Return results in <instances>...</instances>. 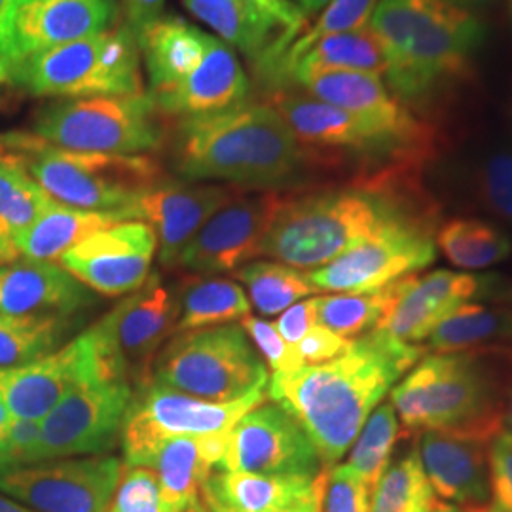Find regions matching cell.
<instances>
[{
    "label": "cell",
    "instance_id": "cell-15",
    "mask_svg": "<svg viewBox=\"0 0 512 512\" xmlns=\"http://www.w3.org/2000/svg\"><path fill=\"white\" fill-rule=\"evenodd\" d=\"M122 467L105 454L0 469V494L37 512H109Z\"/></svg>",
    "mask_w": 512,
    "mask_h": 512
},
{
    "label": "cell",
    "instance_id": "cell-59",
    "mask_svg": "<svg viewBox=\"0 0 512 512\" xmlns=\"http://www.w3.org/2000/svg\"><path fill=\"white\" fill-rule=\"evenodd\" d=\"M10 4H12V0H0V31H2V23H4L6 14H8Z\"/></svg>",
    "mask_w": 512,
    "mask_h": 512
},
{
    "label": "cell",
    "instance_id": "cell-54",
    "mask_svg": "<svg viewBox=\"0 0 512 512\" xmlns=\"http://www.w3.org/2000/svg\"><path fill=\"white\" fill-rule=\"evenodd\" d=\"M503 423H505V431L512 433V378L507 389H505V403H503Z\"/></svg>",
    "mask_w": 512,
    "mask_h": 512
},
{
    "label": "cell",
    "instance_id": "cell-11",
    "mask_svg": "<svg viewBox=\"0 0 512 512\" xmlns=\"http://www.w3.org/2000/svg\"><path fill=\"white\" fill-rule=\"evenodd\" d=\"M435 232V209L408 213L308 275L317 291L340 294L380 291L435 262Z\"/></svg>",
    "mask_w": 512,
    "mask_h": 512
},
{
    "label": "cell",
    "instance_id": "cell-51",
    "mask_svg": "<svg viewBox=\"0 0 512 512\" xmlns=\"http://www.w3.org/2000/svg\"><path fill=\"white\" fill-rule=\"evenodd\" d=\"M126 23L135 31L145 27L150 21L160 18L165 0H122Z\"/></svg>",
    "mask_w": 512,
    "mask_h": 512
},
{
    "label": "cell",
    "instance_id": "cell-20",
    "mask_svg": "<svg viewBox=\"0 0 512 512\" xmlns=\"http://www.w3.org/2000/svg\"><path fill=\"white\" fill-rule=\"evenodd\" d=\"M281 200V192L234 196L188 241L177 264L198 274H222L260 256Z\"/></svg>",
    "mask_w": 512,
    "mask_h": 512
},
{
    "label": "cell",
    "instance_id": "cell-4",
    "mask_svg": "<svg viewBox=\"0 0 512 512\" xmlns=\"http://www.w3.org/2000/svg\"><path fill=\"white\" fill-rule=\"evenodd\" d=\"M368 29L384 52L387 88L414 112L467 80L488 37L475 12L440 0H378Z\"/></svg>",
    "mask_w": 512,
    "mask_h": 512
},
{
    "label": "cell",
    "instance_id": "cell-9",
    "mask_svg": "<svg viewBox=\"0 0 512 512\" xmlns=\"http://www.w3.org/2000/svg\"><path fill=\"white\" fill-rule=\"evenodd\" d=\"M164 114L150 93L63 99L35 118V135L74 152L135 156L162 147Z\"/></svg>",
    "mask_w": 512,
    "mask_h": 512
},
{
    "label": "cell",
    "instance_id": "cell-37",
    "mask_svg": "<svg viewBox=\"0 0 512 512\" xmlns=\"http://www.w3.org/2000/svg\"><path fill=\"white\" fill-rule=\"evenodd\" d=\"M251 313L245 291L232 279L203 277L188 283L179 298V319L175 334L188 330L219 327Z\"/></svg>",
    "mask_w": 512,
    "mask_h": 512
},
{
    "label": "cell",
    "instance_id": "cell-39",
    "mask_svg": "<svg viewBox=\"0 0 512 512\" xmlns=\"http://www.w3.org/2000/svg\"><path fill=\"white\" fill-rule=\"evenodd\" d=\"M437 495L421 465L418 448L389 463L370 495L368 512H433Z\"/></svg>",
    "mask_w": 512,
    "mask_h": 512
},
{
    "label": "cell",
    "instance_id": "cell-7",
    "mask_svg": "<svg viewBox=\"0 0 512 512\" xmlns=\"http://www.w3.org/2000/svg\"><path fill=\"white\" fill-rule=\"evenodd\" d=\"M8 80L37 97H105L143 92L137 31L118 23L35 55L8 73Z\"/></svg>",
    "mask_w": 512,
    "mask_h": 512
},
{
    "label": "cell",
    "instance_id": "cell-62",
    "mask_svg": "<svg viewBox=\"0 0 512 512\" xmlns=\"http://www.w3.org/2000/svg\"><path fill=\"white\" fill-rule=\"evenodd\" d=\"M509 14H511V21H512V0H509Z\"/></svg>",
    "mask_w": 512,
    "mask_h": 512
},
{
    "label": "cell",
    "instance_id": "cell-41",
    "mask_svg": "<svg viewBox=\"0 0 512 512\" xmlns=\"http://www.w3.org/2000/svg\"><path fill=\"white\" fill-rule=\"evenodd\" d=\"M397 283V281H395ZM395 283L372 293L330 294L317 298V325L346 340L376 329L395 293Z\"/></svg>",
    "mask_w": 512,
    "mask_h": 512
},
{
    "label": "cell",
    "instance_id": "cell-14",
    "mask_svg": "<svg viewBox=\"0 0 512 512\" xmlns=\"http://www.w3.org/2000/svg\"><path fill=\"white\" fill-rule=\"evenodd\" d=\"M126 380L82 385L38 421L33 465L78 456H105L122 440L131 404Z\"/></svg>",
    "mask_w": 512,
    "mask_h": 512
},
{
    "label": "cell",
    "instance_id": "cell-2",
    "mask_svg": "<svg viewBox=\"0 0 512 512\" xmlns=\"http://www.w3.org/2000/svg\"><path fill=\"white\" fill-rule=\"evenodd\" d=\"M169 164L186 181H222L256 192L298 186L313 165L283 116L270 103H241L167 128Z\"/></svg>",
    "mask_w": 512,
    "mask_h": 512
},
{
    "label": "cell",
    "instance_id": "cell-45",
    "mask_svg": "<svg viewBox=\"0 0 512 512\" xmlns=\"http://www.w3.org/2000/svg\"><path fill=\"white\" fill-rule=\"evenodd\" d=\"M370 495L363 478L348 463L334 465L327 473L321 512H368Z\"/></svg>",
    "mask_w": 512,
    "mask_h": 512
},
{
    "label": "cell",
    "instance_id": "cell-31",
    "mask_svg": "<svg viewBox=\"0 0 512 512\" xmlns=\"http://www.w3.org/2000/svg\"><path fill=\"white\" fill-rule=\"evenodd\" d=\"M329 71H359L380 74L384 78L385 57L376 35L365 27L359 31L321 38L283 73L275 92H281L287 86H296L300 80L313 74Z\"/></svg>",
    "mask_w": 512,
    "mask_h": 512
},
{
    "label": "cell",
    "instance_id": "cell-18",
    "mask_svg": "<svg viewBox=\"0 0 512 512\" xmlns=\"http://www.w3.org/2000/svg\"><path fill=\"white\" fill-rule=\"evenodd\" d=\"M501 293L495 274L435 270L406 275L395 283V293L376 330L406 344L420 346L444 317L469 302L490 300Z\"/></svg>",
    "mask_w": 512,
    "mask_h": 512
},
{
    "label": "cell",
    "instance_id": "cell-43",
    "mask_svg": "<svg viewBox=\"0 0 512 512\" xmlns=\"http://www.w3.org/2000/svg\"><path fill=\"white\" fill-rule=\"evenodd\" d=\"M473 190L495 219L512 224V148H497L476 165Z\"/></svg>",
    "mask_w": 512,
    "mask_h": 512
},
{
    "label": "cell",
    "instance_id": "cell-47",
    "mask_svg": "<svg viewBox=\"0 0 512 512\" xmlns=\"http://www.w3.org/2000/svg\"><path fill=\"white\" fill-rule=\"evenodd\" d=\"M492 499L512 512V433L501 429L490 442Z\"/></svg>",
    "mask_w": 512,
    "mask_h": 512
},
{
    "label": "cell",
    "instance_id": "cell-19",
    "mask_svg": "<svg viewBox=\"0 0 512 512\" xmlns=\"http://www.w3.org/2000/svg\"><path fill=\"white\" fill-rule=\"evenodd\" d=\"M158 239L143 220H124L82 239L59 266L103 296L135 293L150 277Z\"/></svg>",
    "mask_w": 512,
    "mask_h": 512
},
{
    "label": "cell",
    "instance_id": "cell-5",
    "mask_svg": "<svg viewBox=\"0 0 512 512\" xmlns=\"http://www.w3.org/2000/svg\"><path fill=\"white\" fill-rule=\"evenodd\" d=\"M484 349L433 353L391 389L404 429L448 431L492 442L503 429L505 389Z\"/></svg>",
    "mask_w": 512,
    "mask_h": 512
},
{
    "label": "cell",
    "instance_id": "cell-33",
    "mask_svg": "<svg viewBox=\"0 0 512 512\" xmlns=\"http://www.w3.org/2000/svg\"><path fill=\"white\" fill-rule=\"evenodd\" d=\"M118 222H124V219L112 213L82 211L52 202L16 239V249L19 256L42 262H55L82 239Z\"/></svg>",
    "mask_w": 512,
    "mask_h": 512
},
{
    "label": "cell",
    "instance_id": "cell-13",
    "mask_svg": "<svg viewBox=\"0 0 512 512\" xmlns=\"http://www.w3.org/2000/svg\"><path fill=\"white\" fill-rule=\"evenodd\" d=\"M105 380L126 376L110 361L90 327L31 365L0 370V397L14 420L40 421L78 387Z\"/></svg>",
    "mask_w": 512,
    "mask_h": 512
},
{
    "label": "cell",
    "instance_id": "cell-36",
    "mask_svg": "<svg viewBox=\"0 0 512 512\" xmlns=\"http://www.w3.org/2000/svg\"><path fill=\"white\" fill-rule=\"evenodd\" d=\"M435 245L461 270H486L512 253L511 238L499 226L471 217L442 222L435 232Z\"/></svg>",
    "mask_w": 512,
    "mask_h": 512
},
{
    "label": "cell",
    "instance_id": "cell-26",
    "mask_svg": "<svg viewBox=\"0 0 512 512\" xmlns=\"http://www.w3.org/2000/svg\"><path fill=\"white\" fill-rule=\"evenodd\" d=\"M251 82L232 46L220 38H209L202 63L169 92L150 95L158 110L169 118L213 114L247 103Z\"/></svg>",
    "mask_w": 512,
    "mask_h": 512
},
{
    "label": "cell",
    "instance_id": "cell-22",
    "mask_svg": "<svg viewBox=\"0 0 512 512\" xmlns=\"http://www.w3.org/2000/svg\"><path fill=\"white\" fill-rule=\"evenodd\" d=\"M234 196L232 188L220 184L162 181L135 202L129 220L150 224L158 239L160 262L175 266L188 241Z\"/></svg>",
    "mask_w": 512,
    "mask_h": 512
},
{
    "label": "cell",
    "instance_id": "cell-61",
    "mask_svg": "<svg viewBox=\"0 0 512 512\" xmlns=\"http://www.w3.org/2000/svg\"><path fill=\"white\" fill-rule=\"evenodd\" d=\"M4 80H8V78H6V73H4V69H2V65H0V82H4Z\"/></svg>",
    "mask_w": 512,
    "mask_h": 512
},
{
    "label": "cell",
    "instance_id": "cell-16",
    "mask_svg": "<svg viewBox=\"0 0 512 512\" xmlns=\"http://www.w3.org/2000/svg\"><path fill=\"white\" fill-rule=\"evenodd\" d=\"M116 0H12L0 31V65L19 63L118 25Z\"/></svg>",
    "mask_w": 512,
    "mask_h": 512
},
{
    "label": "cell",
    "instance_id": "cell-32",
    "mask_svg": "<svg viewBox=\"0 0 512 512\" xmlns=\"http://www.w3.org/2000/svg\"><path fill=\"white\" fill-rule=\"evenodd\" d=\"M52 202L0 137V266L18 260L16 239Z\"/></svg>",
    "mask_w": 512,
    "mask_h": 512
},
{
    "label": "cell",
    "instance_id": "cell-56",
    "mask_svg": "<svg viewBox=\"0 0 512 512\" xmlns=\"http://www.w3.org/2000/svg\"><path fill=\"white\" fill-rule=\"evenodd\" d=\"M329 2L330 0H298V6L304 10L306 16H310V14L323 10Z\"/></svg>",
    "mask_w": 512,
    "mask_h": 512
},
{
    "label": "cell",
    "instance_id": "cell-52",
    "mask_svg": "<svg viewBox=\"0 0 512 512\" xmlns=\"http://www.w3.org/2000/svg\"><path fill=\"white\" fill-rule=\"evenodd\" d=\"M323 494H325V488L315 492L310 497H306V499H302V501H296L293 505H287V507H281V509L270 512H321Z\"/></svg>",
    "mask_w": 512,
    "mask_h": 512
},
{
    "label": "cell",
    "instance_id": "cell-44",
    "mask_svg": "<svg viewBox=\"0 0 512 512\" xmlns=\"http://www.w3.org/2000/svg\"><path fill=\"white\" fill-rule=\"evenodd\" d=\"M109 512H171L156 473L148 467L124 465Z\"/></svg>",
    "mask_w": 512,
    "mask_h": 512
},
{
    "label": "cell",
    "instance_id": "cell-21",
    "mask_svg": "<svg viewBox=\"0 0 512 512\" xmlns=\"http://www.w3.org/2000/svg\"><path fill=\"white\" fill-rule=\"evenodd\" d=\"M179 298L171 293L158 274H150L145 285L128 294L92 329L110 361L128 376L129 368L143 365L175 334Z\"/></svg>",
    "mask_w": 512,
    "mask_h": 512
},
{
    "label": "cell",
    "instance_id": "cell-28",
    "mask_svg": "<svg viewBox=\"0 0 512 512\" xmlns=\"http://www.w3.org/2000/svg\"><path fill=\"white\" fill-rule=\"evenodd\" d=\"M145 61L148 93L169 92L194 73L207 52L211 35L181 18H156L137 31Z\"/></svg>",
    "mask_w": 512,
    "mask_h": 512
},
{
    "label": "cell",
    "instance_id": "cell-27",
    "mask_svg": "<svg viewBox=\"0 0 512 512\" xmlns=\"http://www.w3.org/2000/svg\"><path fill=\"white\" fill-rule=\"evenodd\" d=\"M327 469L319 476H274L215 469L202 488L203 512H270L325 488Z\"/></svg>",
    "mask_w": 512,
    "mask_h": 512
},
{
    "label": "cell",
    "instance_id": "cell-23",
    "mask_svg": "<svg viewBox=\"0 0 512 512\" xmlns=\"http://www.w3.org/2000/svg\"><path fill=\"white\" fill-rule=\"evenodd\" d=\"M416 448L427 480L440 499L465 507L490 505L488 440L448 431H423Z\"/></svg>",
    "mask_w": 512,
    "mask_h": 512
},
{
    "label": "cell",
    "instance_id": "cell-40",
    "mask_svg": "<svg viewBox=\"0 0 512 512\" xmlns=\"http://www.w3.org/2000/svg\"><path fill=\"white\" fill-rule=\"evenodd\" d=\"M236 275L262 315L283 313L302 298L319 293L306 272L272 260L251 262L239 268Z\"/></svg>",
    "mask_w": 512,
    "mask_h": 512
},
{
    "label": "cell",
    "instance_id": "cell-46",
    "mask_svg": "<svg viewBox=\"0 0 512 512\" xmlns=\"http://www.w3.org/2000/svg\"><path fill=\"white\" fill-rule=\"evenodd\" d=\"M241 327L247 332L253 346L262 353L264 361L270 365L274 372L294 370V368L304 366L298 349L289 346L283 340V336L279 334L275 323L264 321V319L253 317V315H247V317L241 319Z\"/></svg>",
    "mask_w": 512,
    "mask_h": 512
},
{
    "label": "cell",
    "instance_id": "cell-17",
    "mask_svg": "<svg viewBox=\"0 0 512 512\" xmlns=\"http://www.w3.org/2000/svg\"><path fill=\"white\" fill-rule=\"evenodd\" d=\"M219 469L274 476H319L325 467L300 423L279 404H258L228 433Z\"/></svg>",
    "mask_w": 512,
    "mask_h": 512
},
{
    "label": "cell",
    "instance_id": "cell-29",
    "mask_svg": "<svg viewBox=\"0 0 512 512\" xmlns=\"http://www.w3.org/2000/svg\"><path fill=\"white\" fill-rule=\"evenodd\" d=\"M143 467L152 469L171 512H203L202 488L215 471L205 454L203 437H175L156 446Z\"/></svg>",
    "mask_w": 512,
    "mask_h": 512
},
{
    "label": "cell",
    "instance_id": "cell-3",
    "mask_svg": "<svg viewBox=\"0 0 512 512\" xmlns=\"http://www.w3.org/2000/svg\"><path fill=\"white\" fill-rule=\"evenodd\" d=\"M435 209L418 175L378 173L348 188L283 196L262 239L260 256L296 270H317L416 211Z\"/></svg>",
    "mask_w": 512,
    "mask_h": 512
},
{
    "label": "cell",
    "instance_id": "cell-42",
    "mask_svg": "<svg viewBox=\"0 0 512 512\" xmlns=\"http://www.w3.org/2000/svg\"><path fill=\"white\" fill-rule=\"evenodd\" d=\"M401 437L399 416L393 404L378 406L366 420L357 440L351 446L348 465L363 478L372 492L389 467L395 442Z\"/></svg>",
    "mask_w": 512,
    "mask_h": 512
},
{
    "label": "cell",
    "instance_id": "cell-53",
    "mask_svg": "<svg viewBox=\"0 0 512 512\" xmlns=\"http://www.w3.org/2000/svg\"><path fill=\"white\" fill-rule=\"evenodd\" d=\"M12 421H14V418H12V414H10L8 406L4 404L2 397H0V444H2V440L6 439V435H8V431H10Z\"/></svg>",
    "mask_w": 512,
    "mask_h": 512
},
{
    "label": "cell",
    "instance_id": "cell-38",
    "mask_svg": "<svg viewBox=\"0 0 512 512\" xmlns=\"http://www.w3.org/2000/svg\"><path fill=\"white\" fill-rule=\"evenodd\" d=\"M73 317H16L0 313V370L31 365L54 353L69 330Z\"/></svg>",
    "mask_w": 512,
    "mask_h": 512
},
{
    "label": "cell",
    "instance_id": "cell-12",
    "mask_svg": "<svg viewBox=\"0 0 512 512\" xmlns=\"http://www.w3.org/2000/svg\"><path fill=\"white\" fill-rule=\"evenodd\" d=\"M262 403L264 393H255L232 403H211L156 382L143 385L139 393L131 397L124 421V465L143 467L156 446L167 439L226 433L239 418Z\"/></svg>",
    "mask_w": 512,
    "mask_h": 512
},
{
    "label": "cell",
    "instance_id": "cell-55",
    "mask_svg": "<svg viewBox=\"0 0 512 512\" xmlns=\"http://www.w3.org/2000/svg\"><path fill=\"white\" fill-rule=\"evenodd\" d=\"M433 512H486V507H465V505H452V503H437Z\"/></svg>",
    "mask_w": 512,
    "mask_h": 512
},
{
    "label": "cell",
    "instance_id": "cell-49",
    "mask_svg": "<svg viewBox=\"0 0 512 512\" xmlns=\"http://www.w3.org/2000/svg\"><path fill=\"white\" fill-rule=\"evenodd\" d=\"M353 340H346L321 325H313L310 332L296 346L304 365H323L348 351Z\"/></svg>",
    "mask_w": 512,
    "mask_h": 512
},
{
    "label": "cell",
    "instance_id": "cell-6",
    "mask_svg": "<svg viewBox=\"0 0 512 512\" xmlns=\"http://www.w3.org/2000/svg\"><path fill=\"white\" fill-rule=\"evenodd\" d=\"M54 202L95 213H112L129 220L135 202L162 183V169L152 158L135 154H97L54 147L35 133L2 135Z\"/></svg>",
    "mask_w": 512,
    "mask_h": 512
},
{
    "label": "cell",
    "instance_id": "cell-25",
    "mask_svg": "<svg viewBox=\"0 0 512 512\" xmlns=\"http://www.w3.org/2000/svg\"><path fill=\"white\" fill-rule=\"evenodd\" d=\"M95 302L92 291L54 262L14 260L0 266V313L74 317Z\"/></svg>",
    "mask_w": 512,
    "mask_h": 512
},
{
    "label": "cell",
    "instance_id": "cell-34",
    "mask_svg": "<svg viewBox=\"0 0 512 512\" xmlns=\"http://www.w3.org/2000/svg\"><path fill=\"white\" fill-rule=\"evenodd\" d=\"M511 338V306L469 302L440 321L425 340V349L435 353H463L494 348Z\"/></svg>",
    "mask_w": 512,
    "mask_h": 512
},
{
    "label": "cell",
    "instance_id": "cell-24",
    "mask_svg": "<svg viewBox=\"0 0 512 512\" xmlns=\"http://www.w3.org/2000/svg\"><path fill=\"white\" fill-rule=\"evenodd\" d=\"M296 86L311 97L332 107L348 110L357 116L389 129L397 135L418 141H437V129L421 120L418 112L406 107L391 92L380 74L359 71H329L313 74Z\"/></svg>",
    "mask_w": 512,
    "mask_h": 512
},
{
    "label": "cell",
    "instance_id": "cell-8",
    "mask_svg": "<svg viewBox=\"0 0 512 512\" xmlns=\"http://www.w3.org/2000/svg\"><path fill=\"white\" fill-rule=\"evenodd\" d=\"M154 382L202 401L232 403L264 393L270 374L241 325H219L175 334L154 363Z\"/></svg>",
    "mask_w": 512,
    "mask_h": 512
},
{
    "label": "cell",
    "instance_id": "cell-60",
    "mask_svg": "<svg viewBox=\"0 0 512 512\" xmlns=\"http://www.w3.org/2000/svg\"><path fill=\"white\" fill-rule=\"evenodd\" d=\"M486 512H511V511H507V509H505V507H503V505H501V503H497V501H494V499H492V501H490V505H488V507H486Z\"/></svg>",
    "mask_w": 512,
    "mask_h": 512
},
{
    "label": "cell",
    "instance_id": "cell-10",
    "mask_svg": "<svg viewBox=\"0 0 512 512\" xmlns=\"http://www.w3.org/2000/svg\"><path fill=\"white\" fill-rule=\"evenodd\" d=\"M274 107L296 139L308 148L330 154H351L382 165V171L418 173L435 152L437 141L397 135L363 116L332 107L306 92L281 90L272 95Z\"/></svg>",
    "mask_w": 512,
    "mask_h": 512
},
{
    "label": "cell",
    "instance_id": "cell-1",
    "mask_svg": "<svg viewBox=\"0 0 512 512\" xmlns=\"http://www.w3.org/2000/svg\"><path fill=\"white\" fill-rule=\"evenodd\" d=\"M423 353L421 346L370 330L329 363L274 372L268 393L300 423L329 469L348 454L370 414Z\"/></svg>",
    "mask_w": 512,
    "mask_h": 512
},
{
    "label": "cell",
    "instance_id": "cell-30",
    "mask_svg": "<svg viewBox=\"0 0 512 512\" xmlns=\"http://www.w3.org/2000/svg\"><path fill=\"white\" fill-rule=\"evenodd\" d=\"M376 4L378 0H330L317 19L313 23L308 21V25L298 35H294L281 48L262 52V55L253 61L256 76L262 80L266 88L275 92L283 73L315 42H319L321 38L368 27Z\"/></svg>",
    "mask_w": 512,
    "mask_h": 512
},
{
    "label": "cell",
    "instance_id": "cell-35",
    "mask_svg": "<svg viewBox=\"0 0 512 512\" xmlns=\"http://www.w3.org/2000/svg\"><path fill=\"white\" fill-rule=\"evenodd\" d=\"M184 8L217 31L220 40L256 61L274 42V23L251 0H183Z\"/></svg>",
    "mask_w": 512,
    "mask_h": 512
},
{
    "label": "cell",
    "instance_id": "cell-48",
    "mask_svg": "<svg viewBox=\"0 0 512 512\" xmlns=\"http://www.w3.org/2000/svg\"><path fill=\"white\" fill-rule=\"evenodd\" d=\"M251 4L264 18L270 19L275 27H281V35L266 50L281 48L308 25V16L304 10L291 0H251Z\"/></svg>",
    "mask_w": 512,
    "mask_h": 512
},
{
    "label": "cell",
    "instance_id": "cell-58",
    "mask_svg": "<svg viewBox=\"0 0 512 512\" xmlns=\"http://www.w3.org/2000/svg\"><path fill=\"white\" fill-rule=\"evenodd\" d=\"M440 2H446V4H454V6H461V8H471V6H480V4H486L490 0H440Z\"/></svg>",
    "mask_w": 512,
    "mask_h": 512
},
{
    "label": "cell",
    "instance_id": "cell-57",
    "mask_svg": "<svg viewBox=\"0 0 512 512\" xmlns=\"http://www.w3.org/2000/svg\"><path fill=\"white\" fill-rule=\"evenodd\" d=\"M0 512H33L25 507H21L18 503L10 501L6 495L0 494Z\"/></svg>",
    "mask_w": 512,
    "mask_h": 512
},
{
    "label": "cell",
    "instance_id": "cell-50",
    "mask_svg": "<svg viewBox=\"0 0 512 512\" xmlns=\"http://www.w3.org/2000/svg\"><path fill=\"white\" fill-rule=\"evenodd\" d=\"M317 325V298H306L283 311L275 327L289 346H298L300 340Z\"/></svg>",
    "mask_w": 512,
    "mask_h": 512
}]
</instances>
